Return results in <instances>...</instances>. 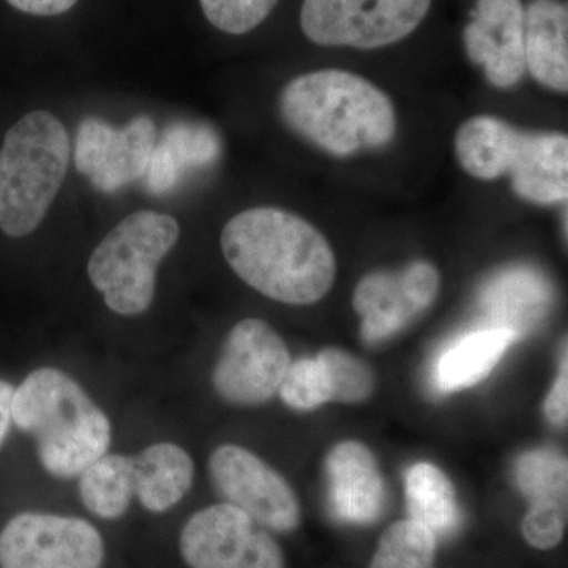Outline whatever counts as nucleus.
Wrapping results in <instances>:
<instances>
[{
  "label": "nucleus",
  "mask_w": 568,
  "mask_h": 568,
  "mask_svg": "<svg viewBox=\"0 0 568 568\" xmlns=\"http://www.w3.org/2000/svg\"><path fill=\"white\" fill-rule=\"evenodd\" d=\"M235 274L257 293L287 305H312L332 290L334 250L302 216L278 207L237 213L220 239Z\"/></svg>",
  "instance_id": "1"
},
{
  "label": "nucleus",
  "mask_w": 568,
  "mask_h": 568,
  "mask_svg": "<svg viewBox=\"0 0 568 568\" xmlns=\"http://www.w3.org/2000/svg\"><path fill=\"white\" fill-rule=\"evenodd\" d=\"M284 123L335 156L384 148L396 134V111L373 82L345 70H317L284 85Z\"/></svg>",
  "instance_id": "2"
},
{
  "label": "nucleus",
  "mask_w": 568,
  "mask_h": 568,
  "mask_svg": "<svg viewBox=\"0 0 568 568\" xmlns=\"http://www.w3.org/2000/svg\"><path fill=\"white\" fill-rule=\"evenodd\" d=\"M11 418L36 439L43 469L61 480L80 477L111 447L110 417L58 368L36 369L14 388Z\"/></svg>",
  "instance_id": "3"
},
{
  "label": "nucleus",
  "mask_w": 568,
  "mask_h": 568,
  "mask_svg": "<svg viewBox=\"0 0 568 568\" xmlns=\"http://www.w3.org/2000/svg\"><path fill=\"white\" fill-rule=\"evenodd\" d=\"M455 149L473 178L496 181L507 174L521 200L538 205L567 201V134L525 132L495 115H476L459 126Z\"/></svg>",
  "instance_id": "4"
},
{
  "label": "nucleus",
  "mask_w": 568,
  "mask_h": 568,
  "mask_svg": "<svg viewBox=\"0 0 568 568\" xmlns=\"http://www.w3.org/2000/svg\"><path fill=\"white\" fill-rule=\"evenodd\" d=\"M70 136L48 111L14 123L0 148V230L10 237L32 234L61 192L70 163Z\"/></svg>",
  "instance_id": "5"
},
{
  "label": "nucleus",
  "mask_w": 568,
  "mask_h": 568,
  "mask_svg": "<svg viewBox=\"0 0 568 568\" xmlns=\"http://www.w3.org/2000/svg\"><path fill=\"white\" fill-rule=\"evenodd\" d=\"M174 216L140 211L112 227L89 257V280L115 315L140 316L151 308L156 271L178 244Z\"/></svg>",
  "instance_id": "6"
},
{
  "label": "nucleus",
  "mask_w": 568,
  "mask_h": 568,
  "mask_svg": "<svg viewBox=\"0 0 568 568\" xmlns=\"http://www.w3.org/2000/svg\"><path fill=\"white\" fill-rule=\"evenodd\" d=\"M433 0H304L301 28L320 47L377 50L406 39Z\"/></svg>",
  "instance_id": "7"
},
{
  "label": "nucleus",
  "mask_w": 568,
  "mask_h": 568,
  "mask_svg": "<svg viewBox=\"0 0 568 568\" xmlns=\"http://www.w3.org/2000/svg\"><path fill=\"white\" fill-rule=\"evenodd\" d=\"M104 544L78 517L24 511L0 530V568H103Z\"/></svg>",
  "instance_id": "8"
},
{
  "label": "nucleus",
  "mask_w": 568,
  "mask_h": 568,
  "mask_svg": "<svg viewBox=\"0 0 568 568\" xmlns=\"http://www.w3.org/2000/svg\"><path fill=\"white\" fill-rule=\"evenodd\" d=\"M290 365V351L275 328L246 317L224 339L213 368V388L230 405L261 406L278 394Z\"/></svg>",
  "instance_id": "9"
},
{
  "label": "nucleus",
  "mask_w": 568,
  "mask_h": 568,
  "mask_svg": "<svg viewBox=\"0 0 568 568\" xmlns=\"http://www.w3.org/2000/svg\"><path fill=\"white\" fill-rule=\"evenodd\" d=\"M179 547L190 568H283L282 549L274 538L226 503L192 515Z\"/></svg>",
  "instance_id": "10"
},
{
  "label": "nucleus",
  "mask_w": 568,
  "mask_h": 568,
  "mask_svg": "<svg viewBox=\"0 0 568 568\" xmlns=\"http://www.w3.org/2000/svg\"><path fill=\"white\" fill-rule=\"evenodd\" d=\"M212 484L226 504L244 511L261 528L291 532L301 521V507L284 477L253 452L224 444L211 455Z\"/></svg>",
  "instance_id": "11"
},
{
  "label": "nucleus",
  "mask_w": 568,
  "mask_h": 568,
  "mask_svg": "<svg viewBox=\"0 0 568 568\" xmlns=\"http://www.w3.org/2000/svg\"><path fill=\"white\" fill-rule=\"evenodd\" d=\"M155 141L151 115H136L121 129L92 115L78 129L74 164L97 190L115 193L144 178Z\"/></svg>",
  "instance_id": "12"
},
{
  "label": "nucleus",
  "mask_w": 568,
  "mask_h": 568,
  "mask_svg": "<svg viewBox=\"0 0 568 568\" xmlns=\"http://www.w3.org/2000/svg\"><path fill=\"white\" fill-rule=\"evenodd\" d=\"M437 290L439 274L424 261L402 271L366 275L353 298L365 342L379 343L398 334L435 302Z\"/></svg>",
  "instance_id": "13"
},
{
  "label": "nucleus",
  "mask_w": 568,
  "mask_h": 568,
  "mask_svg": "<svg viewBox=\"0 0 568 568\" xmlns=\"http://www.w3.org/2000/svg\"><path fill=\"white\" fill-rule=\"evenodd\" d=\"M463 41L470 61L484 67L495 88H514L526 71L521 0H477Z\"/></svg>",
  "instance_id": "14"
},
{
  "label": "nucleus",
  "mask_w": 568,
  "mask_h": 568,
  "mask_svg": "<svg viewBox=\"0 0 568 568\" xmlns=\"http://www.w3.org/2000/svg\"><path fill=\"white\" fill-rule=\"evenodd\" d=\"M328 507L338 521L369 525L386 506V484L372 452L357 440L332 448L325 459Z\"/></svg>",
  "instance_id": "15"
},
{
  "label": "nucleus",
  "mask_w": 568,
  "mask_h": 568,
  "mask_svg": "<svg viewBox=\"0 0 568 568\" xmlns=\"http://www.w3.org/2000/svg\"><path fill=\"white\" fill-rule=\"evenodd\" d=\"M526 70L551 91H568V10L560 0H534L525 11Z\"/></svg>",
  "instance_id": "16"
},
{
  "label": "nucleus",
  "mask_w": 568,
  "mask_h": 568,
  "mask_svg": "<svg viewBox=\"0 0 568 568\" xmlns=\"http://www.w3.org/2000/svg\"><path fill=\"white\" fill-rule=\"evenodd\" d=\"M220 141L211 126L204 123L175 122L156 138L145 171L149 192L163 194L175 189L186 170L215 162Z\"/></svg>",
  "instance_id": "17"
},
{
  "label": "nucleus",
  "mask_w": 568,
  "mask_h": 568,
  "mask_svg": "<svg viewBox=\"0 0 568 568\" xmlns=\"http://www.w3.org/2000/svg\"><path fill=\"white\" fill-rule=\"evenodd\" d=\"M134 496L152 514H164L189 495L194 463L178 444L159 443L133 457Z\"/></svg>",
  "instance_id": "18"
},
{
  "label": "nucleus",
  "mask_w": 568,
  "mask_h": 568,
  "mask_svg": "<svg viewBox=\"0 0 568 568\" xmlns=\"http://www.w3.org/2000/svg\"><path fill=\"white\" fill-rule=\"evenodd\" d=\"M481 304L491 320L489 327L506 328L518 339L547 313L549 287L541 276L517 268L489 283Z\"/></svg>",
  "instance_id": "19"
},
{
  "label": "nucleus",
  "mask_w": 568,
  "mask_h": 568,
  "mask_svg": "<svg viewBox=\"0 0 568 568\" xmlns=\"http://www.w3.org/2000/svg\"><path fill=\"white\" fill-rule=\"evenodd\" d=\"M514 342H517V336L497 327L480 328L463 336L437 358V388L455 392L476 386L495 369Z\"/></svg>",
  "instance_id": "20"
},
{
  "label": "nucleus",
  "mask_w": 568,
  "mask_h": 568,
  "mask_svg": "<svg viewBox=\"0 0 568 568\" xmlns=\"http://www.w3.org/2000/svg\"><path fill=\"white\" fill-rule=\"evenodd\" d=\"M406 503L409 519L435 537H447L459 528L457 495L439 467L418 463L406 474Z\"/></svg>",
  "instance_id": "21"
},
{
  "label": "nucleus",
  "mask_w": 568,
  "mask_h": 568,
  "mask_svg": "<svg viewBox=\"0 0 568 568\" xmlns=\"http://www.w3.org/2000/svg\"><path fill=\"white\" fill-rule=\"evenodd\" d=\"M82 504L102 519H119L129 511L134 496L133 457L104 454L80 476Z\"/></svg>",
  "instance_id": "22"
},
{
  "label": "nucleus",
  "mask_w": 568,
  "mask_h": 568,
  "mask_svg": "<svg viewBox=\"0 0 568 568\" xmlns=\"http://www.w3.org/2000/svg\"><path fill=\"white\" fill-rule=\"evenodd\" d=\"M515 480L532 506H567V458L551 448L526 452L515 466Z\"/></svg>",
  "instance_id": "23"
},
{
  "label": "nucleus",
  "mask_w": 568,
  "mask_h": 568,
  "mask_svg": "<svg viewBox=\"0 0 568 568\" xmlns=\"http://www.w3.org/2000/svg\"><path fill=\"white\" fill-rule=\"evenodd\" d=\"M436 537L424 526L405 519L381 538L372 568H433Z\"/></svg>",
  "instance_id": "24"
},
{
  "label": "nucleus",
  "mask_w": 568,
  "mask_h": 568,
  "mask_svg": "<svg viewBox=\"0 0 568 568\" xmlns=\"http://www.w3.org/2000/svg\"><path fill=\"white\" fill-rule=\"evenodd\" d=\"M317 358L324 366L331 386L332 402L355 405L372 396L375 376L364 361L338 347L321 351Z\"/></svg>",
  "instance_id": "25"
},
{
  "label": "nucleus",
  "mask_w": 568,
  "mask_h": 568,
  "mask_svg": "<svg viewBox=\"0 0 568 568\" xmlns=\"http://www.w3.org/2000/svg\"><path fill=\"white\" fill-rule=\"evenodd\" d=\"M280 396L287 406L297 410H313L332 402L331 386L320 358H301L291 364Z\"/></svg>",
  "instance_id": "26"
},
{
  "label": "nucleus",
  "mask_w": 568,
  "mask_h": 568,
  "mask_svg": "<svg viewBox=\"0 0 568 568\" xmlns=\"http://www.w3.org/2000/svg\"><path fill=\"white\" fill-rule=\"evenodd\" d=\"M278 0H200L205 20L227 36H245L263 24Z\"/></svg>",
  "instance_id": "27"
},
{
  "label": "nucleus",
  "mask_w": 568,
  "mask_h": 568,
  "mask_svg": "<svg viewBox=\"0 0 568 568\" xmlns=\"http://www.w3.org/2000/svg\"><path fill=\"white\" fill-rule=\"evenodd\" d=\"M567 506H532L523 521V536L530 547L551 549L562 540Z\"/></svg>",
  "instance_id": "28"
},
{
  "label": "nucleus",
  "mask_w": 568,
  "mask_h": 568,
  "mask_svg": "<svg viewBox=\"0 0 568 568\" xmlns=\"http://www.w3.org/2000/svg\"><path fill=\"white\" fill-rule=\"evenodd\" d=\"M545 414L548 420L556 426H566L568 418V366L567 351H564L562 361H560L559 376L555 386L545 402Z\"/></svg>",
  "instance_id": "29"
},
{
  "label": "nucleus",
  "mask_w": 568,
  "mask_h": 568,
  "mask_svg": "<svg viewBox=\"0 0 568 568\" xmlns=\"http://www.w3.org/2000/svg\"><path fill=\"white\" fill-rule=\"evenodd\" d=\"M6 2L11 9L29 17L55 18L69 13L80 0H6Z\"/></svg>",
  "instance_id": "30"
},
{
  "label": "nucleus",
  "mask_w": 568,
  "mask_h": 568,
  "mask_svg": "<svg viewBox=\"0 0 568 568\" xmlns=\"http://www.w3.org/2000/svg\"><path fill=\"white\" fill-rule=\"evenodd\" d=\"M14 388L6 381H0V447L6 443L10 433V426L13 424L11 418V399H13Z\"/></svg>",
  "instance_id": "31"
}]
</instances>
